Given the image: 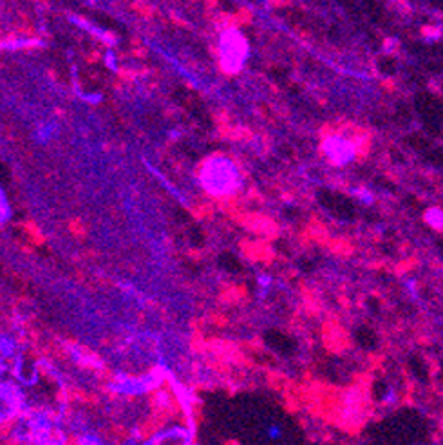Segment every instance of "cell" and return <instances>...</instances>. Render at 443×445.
<instances>
[{"label":"cell","mask_w":443,"mask_h":445,"mask_svg":"<svg viewBox=\"0 0 443 445\" xmlns=\"http://www.w3.org/2000/svg\"><path fill=\"white\" fill-rule=\"evenodd\" d=\"M204 188L214 198H234L243 185V172L239 165L228 156H212L203 163L199 172Z\"/></svg>","instance_id":"6da1fadb"},{"label":"cell","mask_w":443,"mask_h":445,"mask_svg":"<svg viewBox=\"0 0 443 445\" xmlns=\"http://www.w3.org/2000/svg\"><path fill=\"white\" fill-rule=\"evenodd\" d=\"M320 152L333 167H348L360 156V141L344 131L327 132L320 144Z\"/></svg>","instance_id":"7a4b0ae2"},{"label":"cell","mask_w":443,"mask_h":445,"mask_svg":"<svg viewBox=\"0 0 443 445\" xmlns=\"http://www.w3.org/2000/svg\"><path fill=\"white\" fill-rule=\"evenodd\" d=\"M248 56V42L237 29H226L219 40V60L226 73H237Z\"/></svg>","instance_id":"3957f363"},{"label":"cell","mask_w":443,"mask_h":445,"mask_svg":"<svg viewBox=\"0 0 443 445\" xmlns=\"http://www.w3.org/2000/svg\"><path fill=\"white\" fill-rule=\"evenodd\" d=\"M100 436L109 445H125L128 441H134V433L124 422L109 420L100 429Z\"/></svg>","instance_id":"277c9868"},{"label":"cell","mask_w":443,"mask_h":445,"mask_svg":"<svg viewBox=\"0 0 443 445\" xmlns=\"http://www.w3.org/2000/svg\"><path fill=\"white\" fill-rule=\"evenodd\" d=\"M16 227H18V230H21L22 241L31 245L35 250L36 248L45 247V242H48V235L42 232V228L38 227V222L33 221V219H26V221L18 222Z\"/></svg>","instance_id":"5b68a950"},{"label":"cell","mask_w":443,"mask_h":445,"mask_svg":"<svg viewBox=\"0 0 443 445\" xmlns=\"http://www.w3.org/2000/svg\"><path fill=\"white\" fill-rule=\"evenodd\" d=\"M145 445H190V438H188V431L181 427H170Z\"/></svg>","instance_id":"8992f818"},{"label":"cell","mask_w":443,"mask_h":445,"mask_svg":"<svg viewBox=\"0 0 443 445\" xmlns=\"http://www.w3.org/2000/svg\"><path fill=\"white\" fill-rule=\"evenodd\" d=\"M22 417L18 413H6L0 414V441H4L6 438L16 434V429L21 427Z\"/></svg>","instance_id":"52a82bcc"},{"label":"cell","mask_w":443,"mask_h":445,"mask_svg":"<svg viewBox=\"0 0 443 445\" xmlns=\"http://www.w3.org/2000/svg\"><path fill=\"white\" fill-rule=\"evenodd\" d=\"M67 232H69V235H71L72 239H75V241H80V242H84L85 239L89 237V228H87V225H85L84 221H82L80 218H71L67 221Z\"/></svg>","instance_id":"ba28073f"},{"label":"cell","mask_w":443,"mask_h":445,"mask_svg":"<svg viewBox=\"0 0 443 445\" xmlns=\"http://www.w3.org/2000/svg\"><path fill=\"white\" fill-rule=\"evenodd\" d=\"M423 221L434 230H443V210L439 207H431L423 212Z\"/></svg>","instance_id":"9c48e42d"},{"label":"cell","mask_w":443,"mask_h":445,"mask_svg":"<svg viewBox=\"0 0 443 445\" xmlns=\"http://www.w3.org/2000/svg\"><path fill=\"white\" fill-rule=\"evenodd\" d=\"M353 195H355L356 199H359L360 203L363 205H373L375 203V195H373L371 191H368V188H363V187H359L353 191Z\"/></svg>","instance_id":"30bf717a"}]
</instances>
